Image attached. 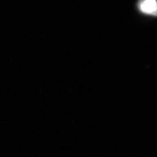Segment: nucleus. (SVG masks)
Returning <instances> with one entry per match:
<instances>
[{"label":"nucleus","instance_id":"1","mask_svg":"<svg viewBox=\"0 0 157 157\" xmlns=\"http://www.w3.org/2000/svg\"><path fill=\"white\" fill-rule=\"evenodd\" d=\"M137 8L143 14L157 16V0H139Z\"/></svg>","mask_w":157,"mask_h":157}]
</instances>
